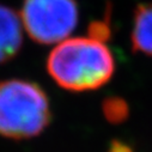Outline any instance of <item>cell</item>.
Masks as SVG:
<instances>
[{
    "label": "cell",
    "mask_w": 152,
    "mask_h": 152,
    "mask_svg": "<svg viewBox=\"0 0 152 152\" xmlns=\"http://www.w3.org/2000/svg\"><path fill=\"white\" fill-rule=\"evenodd\" d=\"M47 72L62 89L91 91L107 84L115 72V59L105 42L94 37H68L47 58Z\"/></svg>",
    "instance_id": "1"
},
{
    "label": "cell",
    "mask_w": 152,
    "mask_h": 152,
    "mask_svg": "<svg viewBox=\"0 0 152 152\" xmlns=\"http://www.w3.org/2000/svg\"><path fill=\"white\" fill-rule=\"evenodd\" d=\"M52 120L46 91L31 80H0V135L29 139L41 134Z\"/></svg>",
    "instance_id": "2"
},
{
    "label": "cell",
    "mask_w": 152,
    "mask_h": 152,
    "mask_svg": "<svg viewBox=\"0 0 152 152\" xmlns=\"http://www.w3.org/2000/svg\"><path fill=\"white\" fill-rule=\"evenodd\" d=\"M19 15L30 39L45 46L68 39L79 22L75 0H24Z\"/></svg>",
    "instance_id": "3"
},
{
    "label": "cell",
    "mask_w": 152,
    "mask_h": 152,
    "mask_svg": "<svg viewBox=\"0 0 152 152\" xmlns=\"http://www.w3.org/2000/svg\"><path fill=\"white\" fill-rule=\"evenodd\" d=\"M24 26L20 15L0 4V65L15 59L23 47Z\"/></svg>",
    "instance_id": "4"
},
{
    "label": "cell",
    "mask_w": 152,
    "mask_h": 152,
    "mask_svg": "<svg viewBox=\"0 0 152 152\" xmlns=\"http://www.w3.org/2000/svg\"><path fill=\"white\" fill-rule=\"evenodd\" d=\"M132 49L152 58V3L137 6L131 34Z\"/></svg>",
    "instance_id": "5"
},
{
    "label": "cell",
    "mask_w": 152,
    "mask_h": 152,
    "mask_svg": "<svg viewBox=\"0 0 152 152\" xmlns=\"http://www.w3.org/2000/svg\"><path fill=\"white\" fill-rule=\"evenodd\" d=\"M103 113L105 119L111 124H120L128 115V107L124 99L119 97H110L103 102Z\"/></svg>",
    "instance_id": "6"
},
{
    "label": "cell",
    "mask_w": 152,
    "mask_h": 152,
    "mask_svg": "<svg viewBox=\"0 0 152 152\" xmlns=\"http://www.w3.org/2000/svg\"><path fill=\"white\" fill-rule=\"evenodd\" d=\"M89 36L105 42L110 37L109 24L104 20H95L89 25Z\"/></svg>",
    "instance_id": "7"
},
{
    "label": "cell",
    "mask_w": 152,
    "mask_h": 152,
    "mask_svg": "<svg viewBox=\"0 0 152 152\" xmlns=\"http://www.w3.org/2000/svg\"><path fill=\"white\" fill-rule=\"evenodd\" d=\"M108 152H133V151H132V148L128 145H126V144H124L121 141H116L115 140V141L111 142L110 148H109Z\"/></svg>",
    "instance_id": "8"
}]
</instances>
